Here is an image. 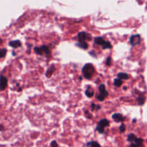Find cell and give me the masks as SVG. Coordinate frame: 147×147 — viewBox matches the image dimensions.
<instances>
[{"instance_id": "ffe728a7", "label": "cell", "mask_w": 147, "mask_h": 147, "mask_svg": "<svg viewBox=\"0 0 147 147\" xmlns=\"http://www.w3.org/2000/svg\"><path fill=\"white\" fill-rule=\"evenodd\" d=\"M123 84V80L119 78H116L114 80V86L116 87H120Z\"/></svg>"}, {"instance_id": "e0dca14e", "label": "cell", "mask_w": 147, "mask_h": 147, "mask_svg": "<svg viewBox=\"0 0 147 147\" xmlns=\"http://www.w3.org/2000/svg\"><path fill=\"white\" fill-rule=\"evenodd\" d=\"M137 101H138V104H139V106H142V105H143L144 103L145 97L143 96V95H140V96L138 97Z\"/></svg>"}, {"instance_id": "8fae6325", "label": "cell", "mask_w": 147, "mask_h": 147, "mask_svg": "<svg viewBox=\"0 0 147 147\" xmlns=\"http://www.w3.org/2000/svg\"><path fill=\"white\" fill-rule=\"evenodd\" d=\"M40 49H41L42 53H45V54L47 55H50V53H51L50 48L46 45H42L41 47H40Z\"/></svg>"}, {"instance_id": "cb8c5ba5", "label": "cell", "mask_w": 147, "mask_h": 147, "mask_svg": "<svg viewBox=\"0 0 147 147\" xmlns=\"http://www.w3.org/2000/svg\"><path fill=\"white\" fill-rule=\"evenodd\" d=\"M98 88H99V91H100V92H104L105 90H106V86H105L104 84H100V86H99Z\"/></svg>"}, {"instance_id": "8992f818", "label": "cell", "mask_w": 147, "mask_h": 147, "mask_svg": "<svg viewBox=\"0 0 147 147\" xmlns=\"http://www.w3.org/2000/svg\"><path fill=\"white\" fill-rule=\"evenodd\" d=\"M143 139L142 138H136V140L134 142L131 143L130 147H140L142 146V144H143Z\"/></svg>"}, {"instance_id": "4fadbf2b", "label": "cell", "mask_w": 147, "mask_h": 147, "mask_svg": "<svg viewBox=\"0 0 147 147\" xmlns=\"http://www.w3.org/2000/svg\"><path fill=\"white\" fill-rule=\"evenodd\" d=\"M117 76H118V78L121 79V80H128L129 78V75H128L127 73H118Z\"/></svg>"}, {"instance_id": "7a4b0ae2", "label": "cell", "mask_w": 147, "mask_h": 147, "mask_svg": "<svg viewBox=\"0 0 147 147\" xmlns=\"http://www.w3.org/2000/svg\"><path fill=\"white\" fill-rule=\"evenodd\" d=\"M109 125H110L109 121L107 120L106 119H103L99 121L96 129L99 134H103L104 133L105 128L109 126Z\"/></svg>"}, {"instance_id": "484cf974", "label": "cell", "mask_w": 147, "mask_h": 147, "mask_svg": "<svg viewBox=\"0 0 147 147\" xmlns=\"http://www.w3.org/2000/svg\"><path fill=\"white\" fill-rule=\"evenodd\" d=\"M106 65H107L108 66H109L111 65V57H108L107 60H106Z\"/></svg>"}, {"instance_id": "1f68e13d", "label": "cell", "mask_w": 147, "mask_h": 147, "mask_svg": "<svg viewBox=\"0 0 147 147\" xmlns=\"http://www.w3.org/2000/svg\"><path fill=\"white\" fill-rule=\"evenodd\" d=\"M140 147H142V146H140Z\"/></svg>"}, {"instance_id": "5b68a950", "label": "cell", "mask_w": 147, "mask_h": 147, "mask_svg": "<svg viewBox=\"0 0 147 147\" xmlns=\"http://www.w3.org/2000/svg\"><path fill=\"white\" fill-rule=\"evenodd\" d=\"M7 86V78L1 76L0 77V91L5 90Z\"/></svg>"}, {"instance_id": "4316f807", "label": "cell", "mask_w": 147, "mask_h": 147, "mask_svg": "<svg viewBox=\"0 0 147 147\" xmlns=\"http://www.w3.org/2000/svg\"><path fill=\"white\" fill-rule=\"evenodd\" d=\"M96 107V105L95 103H92L91 106H90V108H91V110L93 111L95 109V108Z\"/></svg>"}, {"instance_id": "9a60e30c", "label": "cell", "mask_w": 147, "mask_h": 147, "mask_svg": "<svg viewBox=\"0 0 147 147\" xmlns=\"http://www.w3.org/2000/svg\"><path fill=\"white\" fill-rule=\"evenodd\" d=\"M103 42H104V40H103V37H96L94 40L95 44L98 45H100V46L102 45V44L103 43Z\"/></svg>"}, {"instance_id": "4dcf8cb0", "label": "cell", "mask_w": 147, "mask_h": 147, "mask_svg": "<svg viewBox=\"0 0 147 147\" xmlns=\"http://www.w3.org/2000/svg\"><path fill=\"white\" fill-rule=\"evenodd\" d=\"M1 38H0V44H1Z\"/></svg>"}, {"instance_id": "7c38bea8", "label": "cell", "mask_w": 147, "mask_h": 147, "mask_svg": "<svg viewBox=\"0 0 147 147\" xmlns=\"http://www.w3.org/2000/svg\"><path fill=\"white\" fill-rule=\"evenodd\" d=\"M77 46H78L79 47L82 49H84V50H87L88 48V45L87 42H86V41L83 42H79L78 43H77Z\"/></svg>"}, {"instance_id": "44dd1931", "label": "cell", "mask_w": 147, "mask_h": 147, "mask_svg": "<svg viewBox=\"0 0 147 147\" xmlns=\"http://www.w3.org/2000/svg\"><path fill=\"white\" fill-rule=\"evenodd\" d=\"M34 52H35V53H37V55H42L43 54L42 52V50H41V49H40V47H35L34 48Z\"/></svg>"}, {"instance_id": "277c9868", "label": "cell", "mask_w": 147, "mask_h": 147, "mask_svg": "<svg viewBox=\"0 0 147 147\" xmlns=\"http://www.w3.org/2000/svg\"><path fill=\"white\" fill-rule=\"evenodd\" d=\"M78 39L79 42L86 41V40H91V39H90V35L88 34L87 33L85 32H80V33H78Z\"/></svg>"}, {"instance_id": "ac0fdd59", "label": "cell", "mask_w": 147, "mask_h": 147, "mask_svg": "<svg viewBox=\"0 0 147 147\" xmlns=\"http://www.w3.org/2000/svg\"><path fill=\"white\" fill-rule=\"evenodd\" d=\"M86 95L88 98H91L93 97V95H94V91H93L90 88H88L86 90Z\"/></svg>"}, {"instance_id": "9c48e42d", "label": "cell", "mask_w": 147, "mask_h": 147, "mask_svg": "<svg viewBox=\"0 0 147 147\" xmlns=\"http://www.w3.org/2000/svg\"><path fill=\"white\" fill-rule=\"evenodd\" d=\"M9 45L11 47H14V48H17V47H20L21 46V42H20V40H14V41L9 42Z\"/></svg>"}, {"instance_id": "7402d4cb", "label": "cell", "mask_w": 147, "mask_h": 147, "mask_svg": "<svg viewBox=\"0 0 147 147\" xmlns=\"http://www.w3.org/2000/svg\"><path fill=\"white\" fill-rule=\"evenodd\" d=\"M7 54V50L6 49H1L0 50V58H2Z\"/></svg>"}, {"instance_id": "2e32d148", "label": "cell", "mask_w": 147, "mask_h": 147, "mask_svg": "<svg viewBox=\"0 0 147 147\" xmlns=\"http://www.w3.org/2000/svg\"><path fill=\"white\" fill-rule=\"evenodd\" d=\"M136 138H137V137L136 136V135L134 134H130L128 135L127 141L129 142H131V143H132V142H134L135 140H136Z\"/></svg>"}, {"instance_id": "52a82bcc", "label": "cell", "mask_w": 147, "mask_h": 147, "mask_svg": "<svg viewBox=\"0 0 147 147\" xmlns=\"http://www.w3.org/2000/svg\"><path fill=\"white\" fill-rule=\"evenodd\" d=\"M112 119L116 122H123L125 120V118L121 113H114L112 116Z\"/></svg>"}, {"instance_id": "ba28073f", "label": "cell", "mask_w": 147, "mask_h": 147, "mask_svg": "<svg viewBox=\"0 0 147 147\" xmlns=\"http://www.w3.org/2000/svg\"><path fill=\"white\" fill-rule=\"evenodd\" d=\"M109 96V93L107 90H105L104 92H100L97 96V99L99 101H103L107 96Z\"/></svg>"}, {"instance_id": "30bf717a", "label": "cell", "mask_w": 147, "mask_h": 147, "mask_svg": "<svg viewBox=\"0 0 147 147\" xmlns=\"http://www.w3.org/2000/svg\"><path fill=\"white\" fill-rule=\"evenodd\" d=\"M55 71V66L53 65H52L49 67L48 70H47V72H46V76H47V78L51 77Z\"/></svg>"}, {"instance_id": "f1b7e54d", "label": "cell", "mask_w": 147, "mask_h": 147, "mask_svg": "<svg viewBox=\"0 0 147 147\" xmlns=\"http://www.w3.org/2000/svg\"><path fill=\"white\" fill-rule=\"evenodd\" d=\"M97 106V109H96V110H99V109H100V105H98V106Z\"/></svg>"}, {"instance_id": "3957f363", "label": "cell", "mask_w": 147, "mask_h": 147, "mask_svg": "<svg viewBox=\"0 0 147 147\" xmlns=\"http://www.w3.org/2000/svg\"><path fill=\"white\" fill-rule=\"evenodd\" d=\"M141 42V37L139 34H134L131 36L129 39V43L132 46H134L136 45H139Z\"/></svg>"}, {"instance_id": "5bb4252c", "label": "cell", "mask_w": 147, "mask_h": 147, "mask_svg": "<svg viewBox=\"0 0 147 147\" xmlns=\"http://www.w3.org/2000/svg\"><path fill=\"white\" fill-rule=\"evenodd\" d=\"M101 47L103 49H111V48H112V45L111 44L110 42L104 40L103 43L102 44Z\"/></svg>"}, {"instance_id": "d4e9b609", "label": "cell", "mask_w": 147, "mask_h": 147, "mask_svg": "<svg viewBox=\"0 0 147 147\" xmlns=\"http://www.w3.org/2000/svg\"><path fill=\"white\" fill-rule=\"evenodd\" d=\"M58 146V145H57V143L56 141H53V142L50 143V147H57Z\"/></svg>"}, {"instance_id": "d6986e66", "label": "cell", "mask_w": 147, "mask_h": 147, "mask_svg": "<svg viewBox=\"0 0 147 147\" xmlns=\"http://www.w3.org/2000/svg\"><path fill=\"white\" fill-rule=\"evenodd\" d=\"M87 147H100V144L96 142H90L86 144Z\"/></svg>"}, {"instance_id": "f546056e", "label": "cell", "mask_w": 147, "mask_h": 147, "mask_svg": "<svg viewBox=\"0 0 147 147\" xmlns=\"http://www.w3.org/2000/svg\"><path fill=\"white\" fill-rule=\"evenodd\" d=\"M79 80H82V77H81V76H80V77H79Z\"/></svg>"}, {"instance_id": "6da1fadb", "label": "cell", "mask_w": 147, "mask_h": 147, "mask_svg": "<svg viewBox=\"0 0 147 147\" xmlns=\"http://www.w3.org/2000/svg\"><path fill=\"white\" fill-rule=\"evenodd\" d=\"M95 72H96V70H95L93 65L90 64V63L85 65L82 69V73H83L84 78L86 79H88V80L92 78Z\"/></svg>"}, {"instance_id": "603a6c76", "label": "cell", "mask_w": 147, "mask_h": 147, "mask_svg": "<svg viewBox=\"0 0 147 147\" xmlns=\"http://www.w3.org/2000/svg\"><path fill=\"white\" fill-rule=\"evenodd\" d=\"M119 131H120V133H123L126 131V126H125L124 123H121V125L119 127Z\"/></svg>"}, {"instance_id": "83f0119b", "label": "cell", "mask_w": 147, "mask_h": 147, "mask_svg": "<svg viewBox=\"0 0 147 147\" xmlns=\"http://www.w3.org/2000/svg\"><path fill=\"white\" fill-rule=\"evenodd\" d=\"M4 126H2V125H0V131H4Z\"/></svg>"}]
</instances>
